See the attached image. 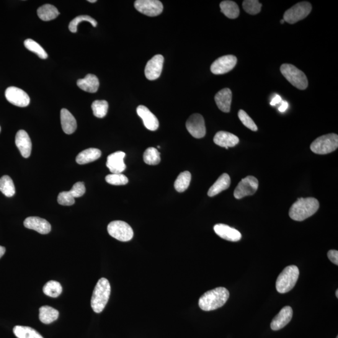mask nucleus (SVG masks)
I'll use <instances>...</instances> for the list:
<instances>
[{
	"instance_id": "obj_1",
	"label": "nucleus",
	"mask_w": 338,
	"mask_h": 338,
	"mask_svg": "<svg viewBox=\"0 0 338 338\" xmlns=\"http://www.w3.org/2000/svg\"><path fill=\"white\" fill-rule=\"evenodd\" d=\"M319 208V201L316 198H300L291 206L289 215L294 221H303L314 215Z\"/></svg>"
},
{
	"instance_id": "obj_2",
	"label": "nucleus",
	"mask_w": 338,
	"mask_h": 338,
	"mask_svg": "<svg viewBox=\"0 0 338 338\" xmlns=\"http://www.w3.org/2000/svg\"><path fill=\"white\" fill-rule=\"evenodd\" d=\"M229 298V292L225 288L214 289L204 294L198 300V306L203 311H210L221 308Z\"/></svg>"
},
{
	"instance_id": "obj_3",
	"label": "nucleus",
	"mask_w": 338,
	"mask_h": 338,
	"mask_svg": "<svg viewBox=\"0 0 338 338\" xmlns=\"http://www.w3.org/2000/svg\"><path fill=\"white\" fill-rule=\"evenodd\" d=\"M110 292L109 281L105 278L100 279L95 286L91 299L92 308L95 313H100L104 310L109 299Z\"/></svg>"
},
{
	"instance_id": "obj_4",
	"label": "nucleus",
	"mask_w": 338,
	"mask_h": 338,
	"mask_svg": "<svg viewBox=\"0 0 338 338\" xmlns=\"http://www.w3.org/2000/svg\"><path fill=\"white\" fill-rule=\"evenodd\" d=\"M299 276V270L296 265L286 267L279 275L276 281V287L281 294L288 293L295 287Z\"/></svg>"
},
{
	"instance_id": "obj_5",
	"label": "nucleus",
	"mask_w": 338,
	"mask_h": 338,
	"mask_svg": "<svg viewBox=\"0 0 338 338\" xmlns=\"http://www.w3.org/2000/svg\"><path fill=\"white\" fill-rule=\"evenodd\" d=\"M280 71L287 81L297 89L305 90L308 87V81L306 75L293 64H283Z\"/></svg>"
},
{
	"instance_id": "obj_6",
	"label": "nucleus",
	"mask_w": 338,
	"mask_h": 338,
	"mask_svg": "<svg viewBox=\"0 0 338 338\" xmlns=\"http://www.w3.org/2000/svg\"><path fill=\"white\" fill-rule=\"evenodd\" d=\"M337 147V135L335 133H329L317 138L311 144L310 149L314 153L324 155L336 151Z\"/></svg>"
},
{
	"instance_id": "obj_7",
	"label": "nucleus",
	"mask_w": 338,
	"mask_h": 338,
	"mask_svg": "<svg viewBox=\"0 0 338 338\" xmlns=\"http://www.w3.org/2000/svg\"><path fill=\"white\" fill-rule=\"evenodd\" d=\"M311 10L312 6L310 3L308 2L298 3L285 13L283 20L290 24H295L308 17Z\"/></svg>"
},
{
	"instance_id": "obj_8",
	"label": "nucleus",
	"mask_w": 338,
	"mask_h": 338,
	"mask_svg": "<svg viewBox=\"0 0 338 338\" xmlns=\"http://www.w3.org/2000/svg\"><path fill=\"white\" fill-rule=\"evenodd\" d=\"M108 234L118 241L127 242L133 238L132 228L125 222L115 221L111 222L107 227Z\"/></svg>"
},
{
	"instance_id": "obj_9",
	"label": "nucleus",
	"mask_w": 338,
	"mask_h": 338,
	"mask_svg": "<svg viewBox=\"0 0 338 338\" xmlns=\"http://www.w3.org/2000/svg\"><path fill=\"white\" fill-rule=\"evenodd\" d=\"M259 182L256 178L253 176H247L241 180L234 192V197L237 199L246 197V196L254 195L256 192Z\"/></svg>"
},
{
	"instance_id": "obj_10",
	"label": "nucleus",
	"mask_w": 338,
	"mask_h": 338,
	"mask_svg": "<svg viewBox=\"0 0 338 338\" xmlns=\"http://www.w3.org/2000/svg\"><path fill=\"white\" fill-rule=\"evenodd\" d=\"M138 12L149 17H156L163 11V5L158 0H137L134 3Z\"/></svg>"
},
{
	"instance_id": "obj_11",
	"label": "nucleus",
	"mask_w": 338,
	"mask_h": 338,
	"mask_svg": "<svg viewBox=\"0 0 338 338\" xmlns=\"http://www.w3.org/2000/svg\"><path fill=\"white\" fill-rule=\"evenodd\" d=\"M186 128L190 135L196 139L203 138L206 136L205 121L202 115L194 113L188 118Z\"/></svg>"
},
{
	"instance_id": "obj_12",
	"label": "nucleus",
	"mask_w": 338,
	"mask_h": 338,
	"mask_svg": "<svg viewBox=\"0 0 338 338\" xmlns=\"http://www.w3.org/2000/svg\"><path fill=\"white\" fill-rule=\"evenodd\" d=\"M236 56L232 55H225L217 59L211 66L212 73L215 75H223L228 73L237 64Z\"/></svg>"
},
{
	"instance_id": "obj_13",
	"label": "nucleus",
	"mask_w": 338,
	"mask_h": 338,
	"mask_svg": "<svg viewBox=\"0 0 338 338\" xmlns=\"http://www.w3.org/2000/svg\"><path fill=\"white\" fill-rule=\"evenodd\" d=\"M6 99L12 104L19 107H27L30 99L27 93L19 88L10 87L5 91Z\"/></svg>"
},
{
	"instance_id": "obj_14",
	"label": "nucleus",
	"mask_w": 338,
	"mask_h": 338,
	"mask_svg": "<svg viewBox=\"0 0 338 338\" xmlns=\"http://www.w3.org/2000/svg\"><path fill=\"white\" fill-rule=\"evenodd\" d=\"M164 62V56L156 55L152 57L146 64L145 75L149 81H154L161 76Z\"/></svg>"
},
{
	"instance_id": "obj_15",
	"label": "nucleus",
	"mask_w": 338,
	"mask_h": 338,
	"mask_svg": "<svg viewBox=\"0 0 338 338\" xmlns=\"http://www.w3.org/2000/svg\"><path fill=\"white\" fill-rule=\"evenodd\" d=\"M125 153L118 151L114 152L107 157V167L112 174H122L126 169L124 163Z\"/></svg>"
},
{
	"instance_id": "obj_16",
	"label": "nucleus",
	"mask_w": 338,
	"mask_h": 338,
	"mask_svg": "<svg viewBox=\"0 0 338 338\" xmlns=\"http://www.w3.org/2000/svg\"><path fill=\"white\" fill-rule=\"evenodd\" d=\"M25 228L38 232L41 234H47L51 231L50 224L45 219L38 217H29L24 221Z\"/></svg>"
},
{
	"instance_id": "obj_17",
	"label": "nucleus",
	"mask_w": 338,
	"mask_h": 338,
	"mask_svg": "<svg viewBox=\"0 0 338 338\" xmlns=\"http://www.w3.org/2000/svg\"><path fill=\"white\" fill-rule=\"evenodd\" d=\"M293 314V309L290 306L284 307L271 323L273 331H278L285 327L292 319Z\"/></svg>"
},
{
	"instance_id": "obj_18",
	"label": "nucleus",
	"mask_w": 338,
	"mask_h": 338,
	"mask_svg": "<svg viewBox=\"0 0 338 338\" xmlns=\"http://www.w3.org/2000/svg\"><path fill=\"white\" fill-rule=\"evenodd\" d=\"M137 113L143 119L144 124L149 130L155 131L159 128V122L156 116L149 110L146 106L139 105L137 108Z\"/></svg>"
},
{
	"instance_id": "obj_19",
	"label": "nucleus",
	"mask_w": 338,
	"mask_h": 338,
	"mask_svg": "<svg viewBox=\"0 0 338 338\" xmlns=\"http://www.w3.org/2000/svg\"><path fill=\"white\" fill-rule=\"evenodd\" d=\"M15 144L24 158H28L32 152V141L27 131L20 130L17 133Z\"/></svg>"
},
{
	"instance_id": "obj_20",
	"label": "nucleus",
	"mask_w": 338,
	"mask_h": 338,
	"mask_svg": "<svg viewBox=\"0 0 338 338\" xmlns=\"http://www.w3.org/2000/svg\"><path fill=\"white\" fill-rule=\"evenodd\" d=\"M214 230L217 235L227 241L237 242L242 238V235L239 231L226 224H216L214 227Z\"/></svg>"
},
{
	"instance_id": "obj_21",
	"label": "nucleus",
	"mask_w": 338,
	"mask_h": 338,
	"mask_svg": "<svg viewBox=\"0 0 338 338\" xmlns=\"http://www.w3.org/2000/svg\"><path fill=\"white\" fill-rule=\"evenodd\" d=\"M214 143L222 148L228 149L229 148H233L239 143V139L234 134L228 131H218L214 136Z\"/></svg>"
},
{
	"instance_id": "obj_22",
	"label": "nucleus",
	"mask_w": 338,
	"mask_h": 338,
	"mask_svg": "<svg viewBox=\"0 0 338 338\" xmlns=\"http://www.w3.org/2000/svg\"><path fill=\"white\" fill-rule=\"evenodd\" d=\"M214 99L222 112L225 113L230 112L232 102V92L230 89L226 88L221 90L216 95Z\"/></svg>"
},
{
	"instance_id": "obj_23",
	"label": "nucleus",
	"mask_w": 338,
	"mask_h": 338,
	"mask_svg": "<svg viewBox=\"0 0 338 338\" xmlns=\"http://www.w3.org/2000/svg\"><path fill=\"white\" fill-rule=\"evenodd\" d=\"M60 119L61 127L64 133L72 134L75 132L77 127V121L68 110L65 108L61 110Z\"/></svg>"
},
{
	"instance_id": "obj_24",
	"label": "nucleus",
	"mask_w": 338,
	"mask_h": 338,
	"mask_svg": "<svg viewBox=\"0 0 338 338\" xmlns=\"http://www.w3.org/2000/svg\"><path fill=\"white\" fill-rule=\"evenodd\" d=\"M80 89L89 93H95L99 88V81L95 75L88 74L84 79H79L77 83Z\"/></svg>"
},
{
	"instance_id": "obj_25",
	"label": "nucleus",
	"mask_w": 338,
	"mask_h": 338,
	"mask_svg": "<svg viewBox=\"0 0 338 338\" xmlns=\"http://www.w3.org/2000/svg\"><path fill=\"white\" fill-rule=\"evenodd\" d=\"M231 185V178L226 173L222 174L209 190L208 195L214 197L223 191L228 189Z\"/></svg>"
},
{
	"instance_id": "obj_26",
	"label": "nucleus",
	"mask_w": 338,
	"mask_h": 338,
	"mask_svg": "<svg viewBox=\"0 0 338 338\" xmlns=\"http://www.w3.org/2000/svg\"><path fill=\"white\" fill-rule=\"evenodd\" d=\"M102 152L99 149L90 148L84 150L76 157V162L80 165H84L94 162L101 157Z\"/></svg>"
},
{
	"instance_id": "obj_27",
	"label": "nucleus",
	"mask_w": 338,
	"mask_h": 338,
	"mask_svg": "<svg viewBox=\"0 0 338 338\" xmlns=\"http://www.w3.org/2000/svg\"><path fill=\"white\" fill-rule=\"evenodd\" d=\"M39 318L43 324H49L55 321L59 317V312L52 307L43 306L39 309Z\"/></svg>"
},
{
	"instance_id": "obj_28",
	"label": "nucleus",
	"mask_w": 338,
	"mask_h": 338,
	"mask_svg": "<svg viewBox=\"0 0 338 338\" xmlns=\"http://www.w3.org/2000/svg\"><path fill=\"white\" fill-rule=\"evenodd\" d=\"M37 15L41 20L46 22L55 19L60 15V13L55 7L50 4H46L38 9Z\"/></svg>"
},
{
	"instance_id": "obj_29",
	"label": "nucleus",
	"mask_w": 338,
	"mask_h": 338,
	"mask_svg": "<svg viewBox=\"0 0 338 338\" xmlns=\"http://www.w3.org/2000/svg\"><path fill=\"white\" fill-rule=\"evenodd\" d=\"M221 12L230 19H236L239 15V8L233 1H223L221 3Z\"/></svg>"
},
{
	"instance_id": "obj_30",
	"label": "nucleus",
	"mask_w": 338,
	"mask_h": 338,
	"mask_svg": "<svg viewBox=\"0 0 338 338\" xmlns=\"http://www.w3.org/2000/svg\"><path fill=\"white\" fill-rule=\"evenodd\" d=\"M14 332L18 338H43L42 335L30 327L17 326L14 328Z\"/></svg>"
},
{
	"instance_id": "obj_31",
	"label": "nucleus",
	"mask_w": 338,
	"mask_h": 338,
	"mask_svg": "<svg viewBox=\"0 0 338 338\" xmlns=\"http://www.w3.org/2000/svg\"><path fill=\"white\" fill-rule=\"evenodd\" d=\"M191 180V174L185 171L179 175L174 182V187L178 192H183L189 187Z\"/></svg>"
},
{
	"instance_id": "obj_32",
	"label": "nucleus",
	"mask_w": 338,
	"mask_h": 338,
	"mask_svg": "<svg viewBox=\"0 0 338 338\" xmlns=\"http://www.w3.org/2000/svg\"><path fill=\"white\" fill-rule=\"evenodd\" d=\"M0 191L8 197H12L15 195L14 183L9 175H4L0 179Z\"/></svg>"
},
{
	"instance_id": "obj_33",
	"label": "nucleus",
	"mask_w": 338,
	"mask_h": 338,
	"mask_svg": "<svg viewBox=\"0 0 338 338\" xmlns=\"http://www.w3.org/2000/svg\"><path fill=\"white\" fill-rule=\"evenodd\" d=\"M62 291L60 283L55 281H48L43 288L44 294L51 298H57L62 293Z\"/></svg>"
},
{
	"instance_id": "obj_34",
	"label": "nucleus",
	"mask_w": 338,
	"mask_h": 338,
	"mask_svg": "<svg viewBox=\"0 0 338 338\" xmlns=\"http://www.w3.org/2000/svg\"><path fill=\"white\" fill-rule=\"evenodd\" d=\"M144 161L146 164L151 165V166H156L159 164L161 162L159 152L156 148H148L144 152Z\"/></svg>"
},
{
	"instance_id": "obj_35",
	"label": "nucleus",
	"mask_w": 338,
	"mask_h": 338,
	"mask_svg": "<svg viewBox=\"0 0 338 338\" xmlns=\"http://www.w3.org/2000/svg\"><path fill=\"white\" fill-rule=\"evenodd\" d=\"M93 113L97 118H104L108 112V104L106 100H95L92 103Z\"/></svg>"
},
{
	"instance_id": "obj_36",
	"label": "nucleus",
	"mask_w": 338,
	"mask_h": 338,
	"mask_svg": "<svg viewBox=\"0 0 338 338\" xmlns=\"http://www.w3.org/2000/svg\"><path fill=\"white\" fill-rule=\"evenodd\" d=\"M24 45L28 50L37 54L40 58L46 59L48 58V54L41 46L39 44L32 39H27L25 41Z\"/></svg>"
},
{
	"instance_id": "obj_37",
	"label": "nucleus",
	"mask_w": 338,
	"mask_h": 338,
	"mask_svg": "<svg viewBox=\"0 0 338 338\" xmlns=\"http://www.w3.org/2000/svg\"><path fill=\"white\" fill-rule=\"evenodd\" d=\"M83 22H87L91 23L93 27H96L97 22L96 20L93 19L91 17L88 16V15H81L74 19L70 23L69 30L72 33H76L77 32V27L80 23Z\"/></svg>"
},
{
	"instance_id": "obj_38",
	"label": "nucleus",
	"mask_w": 338,
	"mask_h": 338,
	"mask_svg": "<svg viewBox=\"0 0 338 338\" xmlns=\"http://www.w3.org/2000/svg\"><path fill=\"white\" fill-rule=\"evenodd\" d=\"M244 11L250 15H256L261 10L262 4L257 0H245L242 3Z\"/></svg>"
},
{
	"instance_id": "obj_39",
	"label": "nucleus",
	"mask_w": 338,
	"mask_h": 338,
	"mask_svg": "<svg viewBox=\"0 0 338 338\" xmlns=\"http://www.w3.org/2000/svg\"><path fill=\"white\" fill-rule=\"evenodd\" d=\"M106 182L108 184L113 185H126L128 182V179L125 175L122 174H112L107 175L105 177Z\"/></svg>"
},
{
	"instance_id": "obj_40",
	"label": "nucleus",
	"mask_w": 338,
	"mask_h": 338,
	"mask_svg": "<svg viewBox=\"0 0 338 338\" xmlns=\"http://www.w3.org/2000/svg\"><path fill=\"white\" fill-rule=\"evenodd\" d=\"M238 117L239 120L241 121L242 123L246 126L247 128L250 129L252 131H257V127L255 125L254 121L249 117L248 114L243 110H240L238 112Z\"/></svg>"
},
{
	"instance_id": "obj_41",
	"label": "nucleus",
	"mask_w": 338,
	"mask_h": 338,
	"mask_svg": "<svg viewBox=\"0 0 338 338\" xmlns=\"http://www.w3.org/2000/svg\"><path fill=\"white\" fill-rule=\"evenodd\" d=\"M57 200L58 204L62 206H72L75 203V198L70 191H64L59 193Z\"/></svg>"
},
{
	"instance_id": "obj_42",
	"label": "nucleus",
	"mask_w": 338,
	"mask_h": 338,
	"mask_svg": "<svg viewBox=\"0 0 338 338\" xmlns=\"http://www.w3.org/2000/svg\"><path fill=\"white\" fill-rule=\"evenodd\" d=\"M86 191L84 182H79L74 185L73 187L70 190L74 198L81 197L84 195Z\"/></svg>"
},
{
	"instance_id": "obj_43",
	"label": "nucleus",
	"mask_w": 338,
	"mask_h": 338,
	"mask_svg": "<svg viewBox=\"0 0 338 338\" xmlns=\"http://www.w3.org/2000/svg\"><path fill=\"white\" fill-rule=\"evenodd\" d=\"M327 257L333 264L338 265V251L336 250H330L327 252Z\"/></svg>"
},
{
	"instance_id": "obj_44",
	"label": "nucleus",
	"mask_w": 338,
	"mask_h": 338,
	"mask_svg": "<svg viewBox=\"0 0 338 338\" xmlns=\"http://www.w3.org/2000/svg\"><path fill=\"white\" fill-rule=\"evenodd\" d=\"M282 102V99L279 95H276L275 97L273 98L272 102H270L271 105L275 106L278 104H280V102Z\"/></svg>"
},
{
	"instance_id": "obj_45",
	"label": "nucleus",
	"mask_w": 338,
	"mask_h": 338,
	"mask_svg": "<svg viewBox=\"0 0 338 338\" xmlns=\"http://www.w3.org/2000/svg\"><path fill=\"white\" fill-rule=\"evenodd\" d=\"M288 103L286 101H283L282 100V102H281V105L280 107H279V110H280L281 112H285V111L288 109Z\"/></svg>"
},
{
	"instance_id": "obj_46",
	"label": "nucleus",
	"mask_w": 338,
	"mask_h": 338,
	"mask_svg": "<svg viewBox=\"0 0 338 338\" xmlns=\"http://www.w3.org/2000/svg\"><path fill=\"white\" fill-rule=\"evenodd\" d=\"M5 252H6V249H5L4 247L0 246V258L3 257V255L5 254Z\"/></svg>"
},
{
	"instance_id": "obj_47",
	"label": "nucleus",
	"mask_w": 338,
	"mask_h": 338,
	"mask_svg": "<svg viewBox=\"0 0 338 338\" xmlns=\"http://www.w3.org/2000/svg\"><path fill=\"white\" fill-rule=\"evenodd\" d=\"M88 2H90V3H95V2H97L96 0H89V1H88Z\"/></svg>"
},
{
	"instance_id": "obj_48",
	"label": "nucleus",
	"mask_w": 338,
	"mask_h": 338,
	"mask_svg": "<svg viewBox=\"0 0 338 338\" xmlns=\"http://www.w3.org/2000/svg\"><path fill=\"white\" fill-rule=\"evenodd\" d=\"M336 298H338V290H337L336 291Z\"/></svg>"
},
{
	"instance_id": "obj_49",
	"label": "nucleus",
	"mask_w": 338,
	"mask_h": 338,
	"mask_svg": "<svg viewBox=\"0 0 338 338\" xmlns=\"http://www.w3.org/2000/svg\"><path fill=\"white\" fill-rule=\"evenodd\" d=\"M281 23H282V24H283V23H285V20H281Z\"/></svg>"
},
{
	"instance_id": "obj_50",
	"label": "nucleus",
	"mask_w": 338,
	"mask_h": 338,
	"mask_svg": "<svg viewBox=\"0 0 338 338\" xmlns=\"http://www.w3.org/2000/svg\"><path fill=\"white\" fill-rule=\"evenodd\" d=\"M0 131H1V127H0Z\"/></svg>"
},
{
	"instance_id": "obj_51",
	"label": "nucleus",
	"mask_w": 338,
	"mask_h": 338,
	"mask_svg": "<svg viewBox=\"0 0 338 338\" xmlns=\"http://www.w3.org/2000/svg\"><path fill=\"white\" fill-rule=\"evenodd\" d=\"M336 338H338V336H337Z\"/></svg>"
}]
</instances>
